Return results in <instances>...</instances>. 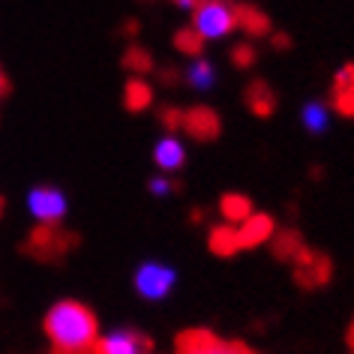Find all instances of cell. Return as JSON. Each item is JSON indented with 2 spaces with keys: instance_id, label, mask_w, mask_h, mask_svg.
<instances>
[{
  "instance_id": "obj_18",
  "label": "cell",
  "mask_w": 354,
  "mask_h": 354,
  "mask_svg": "<svg viewBox=\"0 0 354 354\" xmlns=\"http://www.w3.org/2000/svg\"><path fill=\"white\" fill-rule=\"evenodd\" d=\"M304 127L313 132H322L327 127V109L322 102H309L304 109Z\"/></svg>"
},
{
  "instance_id": "obj_24",
  "label": "cell",
  "mask_w": 354,
  "mask_h": 354,
  "mask_svg": "<svg viewBox=\"0 0 354 354\" xmlns=\"http://www.w3.org/2000/svg\"><path fill=\"white\" fill-rule=\"evenodd\" d=\"M3 93H10V82H6L3 69H0V96H3Z\"/></svg>"
},
{
  "instance_id": "obj_6",
  "label": "cell",
  "mask_w": 354,
  "mask_h": 354,
  "mask_svg": "<svg viewBox=\"0 0 354 354\" xmlns=\"http://www.w3.org/2000/svg\"><path fill=\"white\" fill-rule=\"evenodd\" d=\"M180 127L196 141H214L219 136V114L214 109H205V105H196V109L183 111Z\"/></svg>"
},
{
  "instance_id": "obj_22",
  "label": "cell",
  "mask_w": 354,
  "mask_h": 354,
  "mask_svg": "<svg viewBox=\"0 0 354 354\" xmlns=\"http://www.w3.org/2000/svg\"><path fill=\"white\" fill-rule=\"evenodd\" d=\"M171 189H174V183L165 180V177H153V180H150V192H153V196H165V192H171Z\"/></svg>"
},
{
  "instance_id": "obj_2",
  "label": "cell",
  "mask_w": 354,
  "mask_h": 354,
  "mask_svg": "<svg viewBox=\"0 0 354 354\" xmlns=\"http://www.w3.org/2000/svg\"><path fill=\"white\" fill-rule=\"evenodd\" d=\"M192 28H196V33L201 39L228 37L232 30L241 28V12H237V6L225 3V0H201Z\"/></svg>"
},
{
  "instance_id": "obj_20",
  "label": "cell",
  "mask_w": 354,
  "mask_h": 354,
  "mask_svg": "<svg viewBox=\"0 0 354 354\" xmlns=\"http://www.w3.org/2000/svg\"><path fill=\"white\" fill-rule=\"evenodd\" d=\"M234 64H241V66H252V60H255V51L250 46H237L234 48V55H232Z\"/></svg>"
},
{
  "instance_id": "obj_3",
  "label": "cell",
  "mask_w": 354,
  "mask_h": 354,
  "mask_svg": "<svg viewBox=\"0 0 354 354\" xmlns=\"http://www.w3.org/2000/svg\"><path fill=\"white\" fill-rule=\"evenodd\" d=\"M174 282H177L174 268H168V264H162V261H147L136 270V291L147 300L168 297L171 288H174Z\"/></svg>"
},
{
  "instance_id": "obj_11",
  "label": "cell",
  "mask_w": 354,
  "mask_h": 354,
  "mask_svg": "<svg viewBox=\"0 0 354 354\" xmlns=\"http://www.w3.org/2000/svg\"><path fill=\"white\" fill-rule=\"evenodd\" d=\"M153 159H156V165L162 168V171H177V168L187 162V150H183V145H180V141H177L174 136H165V138L156 145Z\"/></svg>"
},
{
  "instance_id": "obj_25",
  "label": "cell",
  "mask_w": 354,
  "mask_h": 354,
  "mask_svg": "<svg viewBox=\"0 0 354 354\" xmlns=\"http://www.w3.org/2000/svg\"><path fill=\"white\" fill-rule=\"evenodd\" d=\"M0 210H3V201H0Z\"/></svg>"
},
{
  "instance_id": "obj_15",
  "label": "cell",
  "mask_w": 354,
  "mask_h": 354,
  "mask_svg": "<svg viewBox=\"0 0 354 354\" xmlns=\"http://www.w3.org/2000/svg\"><path fill=\"white\" fill-rule=\"evenodd\" d=\"M187 82L192 87H198V91H205V87H210L216 82V73H214V66H210L207 60H196V64L187 69Z\"/></svg>"
},
{
  "instance_id": "obj_23",
  "label": "cell",
  "mask_w": 354,
  "mask_h": 354,
  "mask_svg": "<svg viewBox=\"0 0 354 354\" xmlns=\"http://www.w3.org/2000/svg\"><path fill=\"white\" fill-rule=\"evenodd\" d=\"M177 6H183V10H198L201 6V0H174Z\"/></svg>"
},
{
  "instance_id": "obj_4",
  "label": "cell",
  "mask_w": 354,
  "mask_h": 354,
  "mask_svg": "<svg viewBox=\"0 0 354 354\" xmlns=\"http://www.w3.org/2000/svg\"><path fill=\"white\" fill-rule=\"evenodd\" d=\"M93 354H150V342L132 327H114L96 339Z\"/></svg>"
},
{
  "instance_id": "obj_8",
  "label": "cell",
  "mask_w": 354,
  "mask_h": 354,
  "mask_svg": "<svg viewBox=\"0 0 354 354\" xmlns=\"http://www.w3.org/2000/svg\"><path fill=\"white\" fill-rule=\"evenodd\" d=\"M333 109L345 118H354V64L342 66L333 78Z\"/></svg>"
},
{
  "instance_id": "obj_19",
  "label": "cell",
  "mask_w": 354,
  "mask_h": 354,
  "mask_svg": "<svg viewBox=\"0 0 354 354\" xmlns=\"http://www.w3.org/2000/svg\"><path fill=\"white\" fill-rule=\"evenodd\" d=\"M127 66H138L141 73H145V69H150V57L145 55V51H138V48H132L129 55H127Z\"/></svg>"
},
{
  "instance_id": "obj_14",
  "label": "cell",
  "mask_w": 354,
  "mask_h": 354,
  "mask_svg": "<svg viewBox=\"0 0 354 354\" xmlns=\"http://www.w3.org/2000/svg\"><path fill=\"white\" fill-rule=\"evenodd\" d=\"M237 12H241V30L252 33V37H261V33L270 30L268 19L261 15V10H255L250 3H237Z\"/></svg>"
},
{
  "instance_id": "obj_5",
  "label": "cell",
  "mask_w": 354,
  "mask_h": 354,
  "mask_svg": "<svg viewBox=\"0 0 354 354\" xmlns=\"http://www.w3.org/2000/svg\"><path fill=\"white\" fill-rule=\"evenodd\" d=\"M28 207L39 225H60L66 214V196L55 187H37L28 196Z\"/></svg>"
},
{
  "instance_id": "obj_13",
  "label": "cell",
  "mask_w": 354,
  "mask_h": 354,
  "mask_svg": "<svg viewBox=\"0 0 354 354\" xmlns=\"http://www.w3.org/2000/svg\"><path fill=\"white\" fill-rule=\"evenodd\" d=\"M150 100H153V91H150L147 82H141V78H129L127 87H123V102H127L129 111H141L147 109Z\"/></svg>"
},
{
  "instance_id": "obj_21",
  "label": "cell",
  "mask_w": 354,
  "mask_h": 354,
  "mask_svg": "<svg viewBox=\"0 0 354 354\" xmlns=\"http://www.w3.org/2000/svg\"><path fill=\"white\" fill-rule=\"evenodd\" d=\"M180 120H183V111L180 109H165L162 111V123H165L168 129H177V127H180Z\"/></svg>"
},
{
  "instance_id": "obj_9",
  "label": "cell",
  "mask_w": 354,
  "mask_h": 354,
  "mask_svg": "<svg viewBox=\"0 0 354 354\" xmlns=\"http://www.w3.org/2000/svg\"><path fill=\"white\" fill-rule=\"evenodd\" d=\"M237 232V246H255V243H261V241H268L270 232H273V219L270 216H264V214H252L246 223H241L234 228Z\"/></svg>"
},
{
  "instance_id": "obj_1",
  "label": "cell",
  "mask_w": 354,
  "mask_h": 354,
  "mask_svg": "<svg viewBox=\"0 0 354 354\" xmlns=\"http://www.w3.org/2000/svg\"><path fill=\"white\" fill-rule=\"evenodd\" d=\"M46 333L60 354H91L100 339V324L84 304L60 300L46 315Z\"/></svg>"
},
{
  "instance_id": "obj_12",
  "label": "cell",
  "mask_w": 354,
  "mask_h": 354,
  "mask_svg": "<svg viewBox=\"0 0 354 354\" xmlns=\"http://www.w3.org/2000/svg\"><path fill=\"white\" fill-rule=\"evenodd\" d=\"M219 214H223L228 223L241 225L252 216V201L246 196H237V192H228V196H223V201H219Z\"/></svg>"
},
{
  "instance_id": "obj_10",
  "label": "cell",
  "mask_w": 354,
  "mask_h": 354,
  "mask_svg": "<svg viewBox=\"0 0 354 354\" xmlns=\"http://www.w3.org/2000/svg\"><path fill=\"white\" fill-rule=\"evenodd\" d=\"M246 105H250L252 114H259V118H270V114L277 111V93H273V87L268 82H252L246 87Z\"/></svg>"
},
{
  "instance_id": "obj_16",
  "label": "cell",
  "mask_w": 354,
  "mask_h": 354,
  "mask_svg": "<svg viewBox=\"0 0 354 354\" xmlns=\"http://www.w3.org/2000/svg\"><path fill=\"white\" fill-rule=\"evenodd\" d=\"M174 46L183 51V55H192V57H198L201 55V48H205V39L196 33V28H180L174 33Z\"/></svg>"
},
{
  "instance_id": "obj_7",
  "label": "cell",
  "mask_w": 354,
  "mask_h": 354,
  "mask_svg": "<svg viewBox=\"0 0 354 354\" xmlns=\"http://www.w3.org/2000/svg\"><path fill=\"white\" fill-rule=\"evenodd\" d=\"M177 354H252V351L243 348L241 342H225L210 333H192L180 342V351Z\"/></svg>"
},
{
  "instance_id": "obj_17",
  "label": "cell",
  "mask_w": 354,
  "mask_h": 354,
  "mask_svg": "<svg viewBox=\"0 0 354 354\" xmlns=\"http://www.w3.org/2000/svg\"><path fill=\"white\" fill-rule=\"evenodd\" d=\"M210 246H214L216 252H237L241 246H237V232H234V225H223V228H214V234H210Z\"/></svg>"
}]
</instances>
